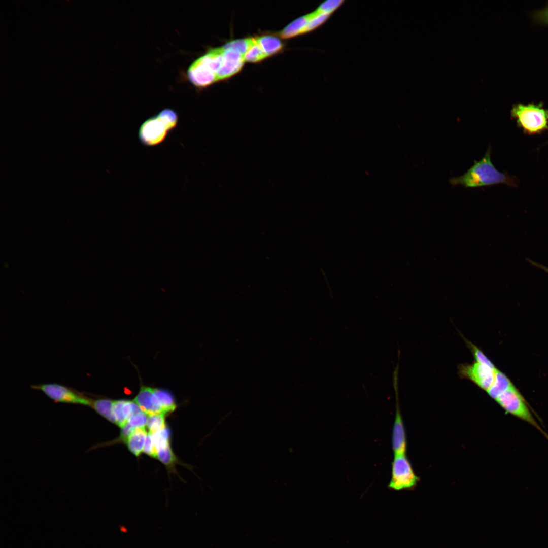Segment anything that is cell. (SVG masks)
<instances>
[{
	"label": "cell",
	"mask_w": 548,
	"mask_h": 548,
	"mask_svg": "<svg viewBox=\"0 0 548 548\" xmlns=\"http://www.w3.org/2000/svg\"><path fill=\"white\" fill-rule=\"evenodd\" d=\"M154 391L163 412L165 414L173 411L176 409V404L174 398L169 392L157 388H154Z\"/></svg>",
	"instance_id": "cell-17"
},
{
	"label": "cell",
	"mask_w": 548,
	"mask_h": 548,
	"mask_svg": "<svg viewBox=\"0 0 548 548\" xmlns=\"http://www.w3.org/2000/svg\"><path fill=\"white\" fill-rule=\"evenodd\" d=\"M147 435L145 427L136 428L134 432L127 439L126 442L127 447L135 456H139L143 451Z\"/></svg>",
	"instance_id": "cell-13"
},
{
	"label": "cell",
	"mask_w": 548,
	"mask_h": 548,
	"mask_svg": "<svg viewBox=\"0 0 548 548\" xmlns=\"http://www.w3.org/2000/svg\"><path fill=\"white\" fill-rule=\"evenodd\" d=\"M136 428L131 426L128 422L121 428L120 435L117 441H121L126 442L128 437L134 432Z\"/></svg>",
	"instance_id": "cell-27"
},
{
	"label": "cell",
	"mask_w": 548,
	"mask_h": 548,
	"mask_svg": "<svg viewBox=\"0 0 548 548\" xmlns=\"http://www.w3.org/2000/svg\"><path fill=\"white\" fill-rule=\"evenodd\" d=\"M537 16L540 20L548 23V8L539 12Z\"/></svg>",
	"instance_id": "cell-29"
},
{
	"label": "cell",
	"mask_w": 548,
	"mask_h": 548,
	"mask_svg": "<svg viewBox=\"0 0 548 548\" xmlns=\"http://www.w3.org/2000/svg\"><path fill=\"white\" fill-rule=\"evenodd\" d=\"M511 116L528 134H539L548 130V110L540 104L516 105L511 110Z\"/></svg>",
	"instance_id": "cell-2"
},
{
	"label": "cell",
	"mask_w": 548,
	"mask_h": 548,
	"mask_svg": "<svg viewBox=\"0 0 548 548\" xmlns=\"http://www.w3.org/2000/svg\"><path fill=\"white\" fill-rule=\"evenodd\" d=\"M143 452L152 457H157V451L153 444L151 436L149 433L147 435Z\"/></svg>",
	"instance_id": "cell-28"
},
{
	"label": "cell",
	"mask_w": 548,
	"mask_h": 548,
	"mask_svg": "<svg viewBox=\"0 0 548 548\" xmlns=\"http://www.w3.org/2000/svg\"><path fill=\"white\" fill-rule=\"evenodd\" d=\"M309 20V14L297 18L282 30L280 36L283 38H289L307 33Z\"/></svg>",
	"instance_id": "cell-11"
},
{
	"label": "cell",
	"mask_w": 548,
	"mask_h": 548,
	"mask_svg": "<svg viewBox=\"0 0 548 548\" xmlns=\"http://www.w3.org/2000/svg\"><path fill=\"white\" fill-rule=\"evenodd\" d=\"M169 132L165 125L156 115L148 118L141 125L138 136L142 144L153 147L162 143Z\"/></svg>",
	"instance_id": "cell-6"
},
{
	"label": "cell",
	"mask_w": 548,
	"mask_h": 548,
	"mask_svg": "<svg viewBox=\"0 0 548 548\" xmlns=\"http://www.w3.org/2000/svg\"><path fill=\"white\" fill-rule=\"evenodd\" d=\"M253 40L254 38H247L233 40L225 44L222 48L237 51L244 56L252 45Z\"/></svg>",
	"instance_id": "cell-21"
},
{
	"label": "cell",
	"mask_w": 548,
	"mask_h": 548,
	"mask_svg": "<svg viewBox=\"0 0 548 548\" xmlns=\"http://www.w3.org/2000/svg\"><path fill=\"white\" fill-rule=\"evenodd\" d=\"M266 57H267V55L257 43L255 39L254 38L252 45L244 55L245 61L250 62H257Z\"/></svg>",
	"instance_id": "cell-20"
},
{
	"label": "cell",
	"mask_w": 548,
	"mask_h": 548,
	"mask_svg": "<svg viewBox=\"0 0 548 548\" xmlns=\"http://www.w3.org/2000/svg\"><path fill=\"white\" fill-rule=\"evenodd\" d=\"M31 388L42 391L57 403L83 405L91 407L92 398L69 387L58 384L32 385Z\"/></svg>",
	"instance_id": "cell-5"
},
{
	"label": "cell",
	"mask_w": 548,
	"mask_h": 548,
	"mask_svg": "<svg viewBox=\"0 0 548 548\" xmlns=\"http://www.w3.org/2000/svg\"><path fill=\"white\" fill-rule=\"evenodd\" d=\"M497 370L478 362L459 366V373L462 377L470 379L486 391L493 384Z\"/></svg>",
	"instance_id": "cell-7"
},
{
	"label": "cell",
	"mask_w": 548,
	"mask_h": 548,
	"mask_svg": "<svg viewBox=\"0 0 548 548\" xmlns=\"http://www.w3.org/2000/svg\"><path fill=\"white\" fill-rule=\"evenodd\" d=\"M153 388L142 386L134 398V401L142 411L147 415L154 414V406L152 403Z\"/></svg>",
	"instance_id": "cell-12"
},
{
	"label": "cell",
	"mask_w": 548,
	"mask_h": 548,
	"mask_svg": "<svg viewBox=\"0 0 548 548\" xmlns=\"http://www.w3.org/2000/svg\"><path fill=\"white\" fill-rule=\"evenodd\" d=\"M395 393L396 406L391 441L394 455L406 454L407 450L406 433L399 409L398 391H395Z\"/></svg>",
	"instance_id": "cell-9"
},
{
	"label": "cell",
	"mask_w": 548,
	"mask_h": 548,
	"mask_svg": "<svg viewBox=\"0 0 548 548\" xmlns=\"http://www.w3.org/2000/svg\"><path fill=\"white\" fill-rule=\"evenodd\" d=\"M513 385L510 380L504 373L497 370L494 383L487 392L491 397L495 400Z\"/></svg>",
	"instance_id": "cell-14"
},
{
	"label": "cell",
	"mask_w": 548,
	"mask_h": 548,
	"mask_svg": "<svg viewBox=\"0 0 548 548\" xmlns=\"http://www.w3.org/2000/svg\"><path fill=\"white\" fill-rule=\"evenodd\" d=\"M164 413L153 414L148 415L147 427L149 433L154 434L166 427Z\"/></svg>",
	"instance_id": "cell-18"
},
{
	"label": "cell",
	"mask_w": 548,
	"mask_h": 548,
	"mask_svg": "<svg viewBox=\"0 0 548 548\" xmlns=\"http://www.w3.org/2000/svg\"><path fill=\"white\" fill-rule=\"evenodd\" d=\"M148 421V415L142 411L133 414L127 421V422L134 428L145 427Z\"/></svg>",
	"instance_id": "cell-25"
},
{
	"label": "cell",
	"mask_w": 548,
	"mask_h": 548,
	"mask_svg": "<svg viewBox=\"0 0 548 548\" xmlns=\"http://www.w3.org/2000/svg\"><path fill=\"white\" fill-rule=\"evenodd\" d=\"M223 49L222 62L217 73V81L228 78L238 73L245 61L244 55L238 51L230 49Z\"/></svg>",
	"instance_id": "cell-10"
},
{
	"label": "cell",
	"mask_w": 548,
	"mask_h": 548,
	"mask_svg": "<svg viewBox=\"0 0 548 548\" xmlns=\"http://www.w3.org/2000/svg\"><path fill=\"white\" fill-rule=\"evenodd\" d=\"M157 115L164 123L169 132L174 130L177 127L178 115L174 110L166 108L161 110Z\"/></svg>",
	"instance_id": "cell-19"
},
{
	"label": "cell",
	"mask_w": 548,
	"mask_h": 548,
	"mask_svg": "<svg viewBox=\"0 0 548 548\" xmlns=\"http://www.w3.org/2000/svg\"><path fill=\"white\" fill-rule=\"evenodd\" d=\"M470 349L477 362L487 365L492 368H496L492 362L476 346L468 342Z\"/></svg>",
	"instance_id": "cell-26"
},
{
	"label": "cell",
	"mask_w": 548,
	"mask_h": 548,
	"mask_svg": "<svg viewBox=\"0 0 548 548\" xmlns=\"http://www.w3.org/2000/svg\"><path fill=\"white\" fill-rule=\"evenodd\" d=\"M150 435L156 451L159 449L169 444L170 431L166 427L160 431Z\"/></svg>",
	"instance_id": "cell-22"
},
{
	"label": "cell",
	"mask_w": 548,
	"mask_h": 548,
	"mask_svg": "<svg viewBox=\"0 0 548 548\" xmlns=\"http://www.w3.org/2000/svg\"><path fill=\"white\" fill-rule=\"evenodd\" d=\"M406 454L394 455L391 476L387 486L392 490H413L419 481Z\"/></svg>",
	"instance_id": "cell-4"
},
{
	"label": "cell",
	"mask_w": 548,
	"mask_h": 548,
	"mask_svg": "<svg viewBox=\"0 0 548 548\" xmlns=\"http://www.w3.org/2000/svg\"><path fill=\"white\" fill-rule=\"evenodd\" d=\"M495 400L507 413L533 426L548 440V434L537 422L527 402L514 385Z\"/></svg>",
	"instance_id": "cell-3"
},
{
	"label": "cell",
	"mask_w": 548,
	"mask_h": 548,
	"mask_svg": "<svg viewBox=\"0 0 548 548\" xmlns=\"http://www.w3.org/2000/svg\"><path fill=\"white\" fill-rule=\"evenodd\" d=\"M187 77L190 83L197 88L206 87L217 81V76L201 56L189 66Z\"/></svg>",
	"instance_id": "cell-8"
},
{
	"label": "cell",
	"mask_w": 548,
	"mask_h": 548,
	"mask_svg": "<svg viewBox=\"0 0 548 548\" xmlns=\"http://www.w3.org/2000/svg\"><path fill=\"white\" fill-rule=\"evenodd\" d=\"M113 401L110 399L99 398L93 399L91 407L98 414L114 423L112 415Z\"/></svg>",
	"instance_id": "cell-16"
},
{
	"label": "cell",
	"mask_w": 548,
	"mask_h": 548,
	"mask_svg": "<svg viewBox=\"0 0 548 548\" xmlns=\"http://www.w3.org/2000/svg\"><path fill=\"white\" fill-rule=\"evenodd\" d=\"M491 147L489 146L483 158L474 161V164L463 175L451 178L449 183L454 186L462 185L465 187H478L504 184L511 187L518 185L516 177L498 170L491 159Z\"/></svg>",
	"instance_id": "cell-1"
},
{
	"label": "cell",
	"mask_w": 548,
	"mask_h": 548,
	"mask_svg": "<svg viewBox=\"0 0 548 548\" xmlns=\"http://www.w3.org/2000/svg\"><path fill=\"white\" fill-rule=\"evenodd\" d=\"M124 400H117L113 401L112 415L114 419V424L122 428L127 422L125 418L122 407Z\"/></svg>",
	"instance_id": "cell-23"
},
{
	"label": "cell",
	"mask_w": 548,
	"mask_h": 548,
	"mask_svg": "<svg viewBox=\"0 0 548 548\" xmlns=\"http://www.w3.org/2000/svg\"><path fill=\"white\" fill-rule=\"evenodd\" d=\"M527 259L528 261H529L530 262V263H531L532 265H534L535 267L539 268L544 270L547 273H548V267H546V266H544V265H542L541 264H539V263H537L536 262H535V261L531 260V259H529V258H527Z\"/></svg>",
	"instance_id": "cell-30"
},
{
	"label": "cell",
	"mask_w": 548,
	"mask_h": 548,
	"mask_svg": "<svg viewBox=\"0 0 548 548\" xmlns=\"http://www.w3.org/2000/svg\"><path fill=\"white\" fill-rule=\"evenodd\" d=\"M255 39L267 57L280 52L283 47L281 40L276 37L263 36Z\"/></svg>",
	"instance_id": "cell-15"
},
{
	"label": "cell",
	"mask_w": 548,
	"mask_h": 548,
	"mask_svg": "<svg viewBox=\"0 0 548 548\" xmlns=\"http://www.w3.org/2000/svg\"><path fill=\"white\" fill-rule=\"evenodd\" d=\"M157 457L167 465L172 464L175 461V456L169 444L159 449L157 451Z\"/></svg>",
	"instance_id": "cell-24"
}]
</instances>
